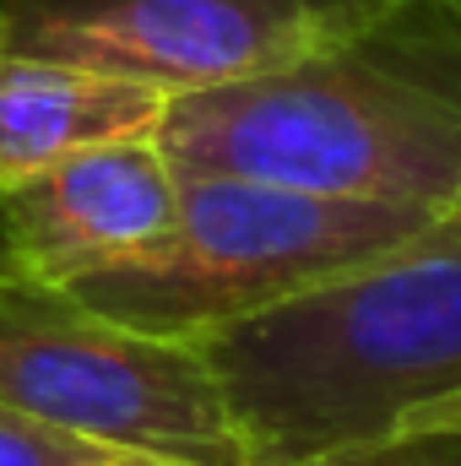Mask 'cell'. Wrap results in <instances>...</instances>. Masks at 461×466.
<instances>
[{
  "mask_svg": "<svg viewBox=\"0 0 461 466\" xmlns=\"http://www.w3.org/2000/svg\"><path fill=\"white\" fill-rule=\"evenodd\" d=\"M179 174H244L461 218V0H396L250 82L169 98Z\"/></svg>",
  "mask_w": 461,
  "mask_h": 466,
  "instance_id": "cell-1",
  "label": "cell"
},
{
  "mask_svg": "<svg viewBox=\"0 0 461 466\" xmlns=\"http://www.w3.org/2000/svg\"><path fill=\"white\" fill-rule=\"evenodd\" d=\"M196 342L244 466H304L413 434L461 396V218Z\"/></svg>",
  "mask_w": 461,
  "mask_h": 466,
  "instance_id": "cell-2",
  "label": "cell"
},
{
  "mask_svg": "<svg viewBox=\"0 0 461 466\" xmlns=\"http://www.w3.org/2000/svg\"><path fill=\"white\" fill-rule=\"evenodd\" d=\"M440 223L451 218L321 196L277 179L179 174V212L169 233L66 288L109 320L196 342L239 315L271 309L374 255H391Z\"/></svg>",
  "mask_w": 461,
  "mask_h": 466,
  "instance_id": "cell-3",
  "label": "cell"
},
{
  "mask_svg": "<svg viewBox=\"0 0 461 466\" xmlns=\"http://www.w3.org/2000/svg\"><path fill=\"white\" fill-rule=\"evenodd\" d=\"M0 401L119 456L244 466L201 342L109 320L22 271L0 282Z\"/></svg>",
  "mask_w": 461,
  "mask_h": 466,
  "instance_id": "cell-4",
  "label": "cell"
},
{
  "mask_svg": "<svg viewBox=\"0 0 461 466\" xmlns=\"http://www.w3.org/2000/svg\"><path fill=\"white\" fill-rule=\"evenodd\" d=\"M396 0H0V49L98 66L169 98L282 71Z\"/></svg>",
  "mask_w": 461,
  "mask_h": 466,
  "instance_id": "cell-5",
  "label": "cell"
},
{
  "mask_svg": "<svg viewBox=\"0 0 461 466\" xmlns=\"http://www.w3.org/2000/svg\"><path fill=\"white\" fill-rule=\"evenodd\" d=\"M179 212V168L152 136L87 147L11 190H0V228L22 277L77 282L141 255Z\"/></svg>",
  "mask_w": 461,
  "mask_h": 466,
  "instance_id": "cell-6",
  "label": "cell"
},
{
  "mask_svg": "<svg viewBox=\"0 0 461 466\" xmlns=\"http://www.w3.org/2000/svg\"><path fill=\"white\" fill-rule=\"evenodd\" d=\"M169 93L77 60L0 49V190L125 136H152Z\"/></svg>",
  "mask_w": 461,
  "mask_h": 466,
  "instance_id": "cell-7",
  "label": "cell"
},
{
  "mask_svg": "<svg viewBox=\"0 0 461 466\" xmlns=\"http://www.w3.org/2000/svg\"><path fill=\"white\" fill-rule=\"evenodd\" d=\"M109 456H119V451L87 445V440L49 429L0 401V466H104Z\"/></svg>",
  "mask_w": 461,
  "mask_h": 466,
  "instance_id": "cell-8",
  "label": "cell"
},
{
  "mask_svg": "<svg viewBox=\"0 0 461 466\" xmlns=\"http://www.w3.org/2000/svg\"><path fill=\"white\" fill-rule=\"evenodd\" d=\"M304 466H461V434H451V429L396 434V440H385V445L321 456V461H304Z\"/></svg>",
  "mask_w": 461,
  "mask_h": 466,
  "instance_id": "cell-9",
  "label": "cell"
},
{
  "mask_svg": "<svg viewBox=\"0 0 461 466\" xmlns=\"http://www.w3.org/2000/svg\"><path fill=\"white\" fill-rule=\"evenodd\" d=\"M424 429H451V434H461V396L446 401V407H435V412H424V418L413 423V434H424Z\"/></svg>",
  "mask_w": 461,
  "mask_h": 466,
  "instance_id": "cell-10",
  "label": "cell"
},
{
  "mask_svg": "<svg viewBox=\"0 0 461 466\" xmlns=\"http://www.w3.org/2000/svg\"><path fill=\"white\" fill-rule=\"evenodd\" d=\"M104 466H185V461H158V456H109Z\"/></svg>",
  "mask_w": 461,
  "mask_h": 466,
  "instance_id": "cell-11",
  "label": "cell"
},
{
  "mask_svg": "<svg viewBox=\"0 0 461 466\" xmlns=\"http://www.w3.org/2000/svg\"><path fill=\"white\" fill-rule=\"evenodd\" d=\"M16 277V260H11V244H5V228H0V282Z\"/></svg>",
  "mask_w": 461,
  "mask_h": 466,
  "instance_id": "cell-12",
  "label": "cell"
}]
</instances>
